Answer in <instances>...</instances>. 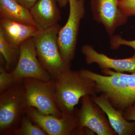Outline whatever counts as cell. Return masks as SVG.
<instances>
[{
  "instance_id": "cell-1",
  "label": "cell",
  "mask_w": 135,
  "mask_h": 135,
  "mask_svg": "<svg viewBox=\"0 0 135 135\" xmlns=\"http://www.w3.org/2000/svg\"><path fill=\"white\" fill-rule=\"evenodd\" d=\"M56 102L63 114L73 112L80 98L84 96L97 95L95 82L82 77L79 71L70 69L55 79Z\"/></svg>"
},
{
  "instance_id": "cell-2",
  "label": "cell",
  "mask_w": 135,
  "mask_h": 135,
  "mask_svg": "<svg viewBox=\"0 0 135 135\" xmlns=\"http://www.w3.org/2000/svg\"><path fill=\"white\" fill-rule=\"evenodd\" d=\"M60 28L57 24L40 30L33 38L38 59L53 79L71 69V64L63 59L59 48L57 36Z\"/></svg>"
},
{
  "instance_id": "cell-3",
  "label": "cell",
  "mask_w": 135,
  "mask_h": 135,
  "mask_svg": "<svg viewBox=\"0 0 135 135\" xmlns=\"http://www.w3.org/2000/svg\"><path fill=\"white\" fill-rule=\"evenodd\" d=\"M0 95V134L12 135L27 108L23 80Z\"/></svg>"
},
{
  "instance_id": "cell-4",
  "label": "cell",
  "mask_w": 135,
  "mask_h": 135,
  "mask_svg": "<svg viewBox=\"0 0 135 135\" xmlns=\"http://www.w3.org/2000/svg\"><path fill=\"white\" fill-rule=\"evenodd\" d=\"M25 90L27 108L34 107L39 113L60 118L63 113L59 109L56 102L55 80L44 81L34 78L23 80Z\"/></svg>"
},
{
  "instance_id": "cell-5",
  "label": "cell",
  "mask_w": 135,
  "mask_h": 135,
  "mask_svg": "<svg viewBox=\"0 0 135 135\" xmlns=\"http://www.w3.org/2000/svg\"><path fill=\"white\" fill-rule=\"evenodd\" d=\"M69 17L66 23L59 32L57 42L63 59L71 64L75 56L80 23L85 10L84 0H69Z\"/></svg>"
},
{
  "instance_id": "cell-6",
  "label": "cell",
  "mask_w": 135,
  "mask_h": 135,
  "mask_svg": "<svg viewBox=\"0 0 135 135\" xmlns=\"http://www.w3.org/2000/svg\"><path fill=\"white\" fill-rule=\"evenodd\" d=\"M79 135H85V128L89 129L98 135H117L111 127L106 113L95 103L91 96L81 98V106L77 108Z\"/></svg>"
},
{
  "instance_id": "cell-7",
  "label": "cell",
  "mask_w": 135,
  "mask_h": 135,
  "mask_svg": "<svg viewBox=\"0 0 135 135\" xmlns=\"http://www.w3.org/2000/svg\"><path fill=\"white\" fill-rule=\"evenodd\" d=\"M19 49L17 64L15 69L11 72L17 81L28 78L46 81L52 79L38 59L33 38L23 42Z\"/></svg>"
},
{
  "instance_id": "cell-8",
  "label": "cell",
  "mask_w": 135,
  "mask_h": 135,
  "mask_svg": "<svg viewBox=\"0 0 135 135\" xmlns=\"http://www.w3.org/2000/svg\"><path fill=\"white\" fill-rule=\"evenodd\" d=\"M25 114L47 135H79L76 107L72 113L63 114L60 118L41 114L33 107L27 108Z\"/></svg>"
},
{
  "instance_id": "cell-9",
  "label": "cell",
  "mask_w": 135,
  "mask_h": 135,
  "mask_svg": "<svg viewBox=\"0 0 135 135\" xmlns=\"http://www.w3.org/2000/svg\"><path fill=\"white\" fill-rule=\"evenodd\" d=\"M119 0H92L91 8L94 19L102 24L109 35L124 25L128 17L118 7Z\"/></svg>"
},
{
  "instance_id": "cell-10",
  "label": "cell",
  "mask_w": 135,
  "mask_h": 135,
  "mask_svg": "<svg viewBox=\"0 0 135 135\" xmlns=\"http://www.w3.org/2000/svg\"><path fill=\"white\" fill-rule=\"evenodd\" d=\"M81 52L85 56L88 64L95 63L98 64L101 70L112 69L117 72H127L135 74V53L129 58L114 59L98 53L92 46L89 45L83 46Z\"/></svg>"
},
{
  "instance_id": "cell-11",
  "label": "cell",
  "mask_w": 135,
  "mask_h": 135,
  "mask_svg": "<svg viewBox=\"0 0 135 135\" xmlns=\"http://www.w3.org/2000/svg\"><path fill=\"white\" fill-rule=\"evenodd\" d=\"M91 98L106 113L111 127L119 135H135V121L130 122L123 116V112L113 107L106 96H91Z\"/></svg>"
},
{
  "instance_id": "cell-12",
  "label": "cell",
  "mask_w": 135,
  "mask_h": 135,
  "mask_svg": "<svg viewBox=\"0 0 135 135\" xmlns=\"http://www.w3.org/2000/svg\"><path fill=\"white\" fill-rule=\"evenodd\" d=\"M56 0H39L29 10L40 30H45L58 24L60 12Z\"/></svg>"
},
{
  "instance_id": "cell-13",
  "label": "cell",
  "mask_w": 135,
  "mask_h": 135,
  "mask_svg": "<svg viewBox=\"0 0 135 135\" xmlns=\"http://www.w3.org/2000/svg\"><path fill=\"white\" fill-rule=\"evenodd\" d=\"M0 28L6 40L18 48L24 42L36 36L40 30L34 26L2 18L0 19Z\"/></svg>"
},
{
  "instance_id": "cell-14",
  "label": "cell",
  "mask_w": 135,
  "mask_h": 135,
  "mask_svg": "<svg viewBox=\"0 0 135 135\" xmlns=\"http://www.w3.org/2000/svg\"><path fill=\"white\" fill-rule=\"evenodd\" d=\"M0 17L34 26L40 29L29 9L20 5L16 0H0Z\"/></svg>"
},
{
  "instance_id": "cell-15",
  "label": "cell",
  "mask_w": 135,
  "mask_h": 135,
  "mask_svg": "<svg viewBox=\"0 0 135 135\" xmlns=\"http://www.w3.org/2000/svg\"><path fill=\"white\" fill-rule=\"evenodd\" d=\"M0 53L5 62V70L9 72L12 71L16 66L19 59L20 49L13 46L6 40L1 28Z\"/></svg>"
},
{
  "instance_id": "cell-16",
  "label": "cell",
  "mask_w": 135,
  "mask_h": 135,
  "mask_svg": "<svg viewBox=\"0 0 135 135\" xmlns=\"http://www.w3.org/2000/svg\"><path fill=\"white\" fill-rule=\"evenodd\" d=\"M14 135H47L38 126L34 125L31 119L25 114L22 117L18 127L12 133Z\"/></svg>"
},
{
  "instance_id": "cell-17",
  "label": "cell",
  "mask_w": 135,
  "mask_h": 135,
  "mask_svg": "<svg viewBox=\"0 0 135 135\" xmlns=\"http://www.w3.org/2000/svg\"><path fill=\"white\" fill-rule=\"evenodd\" d=\"M105 75L111 74L117 75L126 83L133 104H135V74H128L123 73L117 72L110 69L101 70Z\"/></svg>"
},
{
  "instance_id": "cell-18",
  "label": "cell",
  "mask_w": 135,
  "mask_h": 135,
  "mask_svg": "<svg viewBox=\"0 0 135 135\" xmlns=\"http://www.w3.org/2000/svg\"><path fill=\"white\" fill-rule=\"evenodd\" d=\"M17 81L12 73L6 71L2 65L0 68V94L12 87Z\"/></svg>"
},
{
  "instance_id": "cell-19",
  "label": "cell",
  "mask_w": 135,
  "mask_h": 135,
  "mask_svg": "<svg viewBox=\"0 0 135 135\" xmlns=\"http://www.w3.org/2000/svg\"><path fill=\"white\" fill-rule=\"evenodd\" d=\"M118 5L128 17L135 16V0H119Z\"/></svg>"
},
{
  "instance_id": "cell-20",
  "label": "cell",
  "mask_w": 135,
  "mask_h": 135,
  "mask_svg": "<svg viewBox=\"0 0 135 135\" xmlns=\"http://www.w3.org/2000/svg\"><path fill=\"white\" fill-rule=\"evenodd\" d=\"M110 42L111 48L112 49H116L122 45H125L131 47L135 50V40L128 41L119 35H115L111 37Z\"/></svg>"
},
{
  "instance_id": "cell-21",
  "label": "cell",
  "mask_w": 135,
  "mask_h": 135,
  "mask_svg": "<svg viewBox=\"0 0 135 135\" xmlns=\"http://www.w3.org/2000/svg\"><path fill=\"white\" fill-rule=\"evenodd\" d=\"M123 116L128 121H135V104L123 111Z\"/></svg>"
},
{
  "instance_id": "cell-22",
  "label": "cell",
  "mask_w": 135,
  "mask_h": 135,
  "mask_svg": "<svg viewBox=\"0 0 135 135\" xmlns=\"http://www.w3.org/2000/svg\"><path fill=\"white\" fill-rule=\"evenodd\" d=\"M16 1L19 3L20 5H22L25 8L27 9H30L35 5L37 2L39 0H16Z\"/></svg>"
},
{
  "instance_id": "cell-23",
  "label": "cell",
  "mask_w": 135,
  "mask_h": 135,
  "mask_svg": "<svg viewBox=\"0 0 135 135\" xmlns=\"http://www.w3.org/2000/svg\"><path fill=\"white\" fill-rule=\"evenodd\" d=\"M57 4L60 8L65 7L68 3H69V0H56Z\"/></svg>"
}]
</instances>
